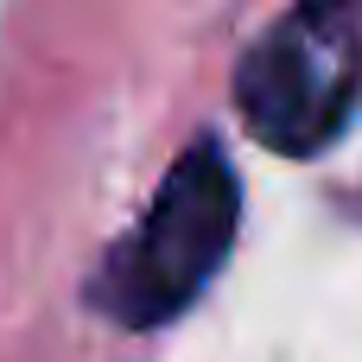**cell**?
<instances>
[{
    "label": "cell",
    "instance_id": "6da1fadb",
    "mask_svg": "<svg viewBox=\"0 0 362 362\" xmlns=\"http://www.w3.org/2000/svg\"><path fill=\"white\" fill-rule=\"evenodd\" d=\"M242 229V178L216 140H197L172 159L134 235H121L89 280V305L121 331H159L197 305V293L223 274Z\"/></svg>",
    "mask_w": 362,
    "mask_h": 362
},
{
    "label": "cell",
    "instance_id": "7a4b0ae2",
    "mask_svg": "<svg viewBox=\"0 0 362 362\" xmlns=\"http://www.w3.org/2000/svg\"><path fill=\"white\" fill-rule=\"evenodd\" d=\"M248 134L286 159L325 153L362 108V0H299L235 70Z\"/></svg>",
    "mask_w": 362,
    "mask_h": 362
}]
</instances>
